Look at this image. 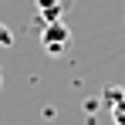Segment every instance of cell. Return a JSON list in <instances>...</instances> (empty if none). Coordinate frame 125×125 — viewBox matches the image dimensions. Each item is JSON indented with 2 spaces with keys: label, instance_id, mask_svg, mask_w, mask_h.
Masks as SVG:
<instances>
[{
  "label": "cell",
  "instance_id": "cell-1",
  "mask_svg": "<svg viewBox=\"0 0 125 125\" xmlns=\"http://www.w3.org/2000/svg\"><path fill=\"white\" fill-rule=\"evenodd\" d=\"M41 41H44V51H47V54H61L64 47H71V31H68V24H61V21H47Z\"/></svg>",
  "mask_w": 125,
  "mask_h": 125
},
{
  "label": "cell",
  "instance_id": "cell-2",
  "mask_svg": "<svg viewBox=\"0 0 125 125\" xmlns=\"http://www.w3.org/2000/svg\"><path fill=\"white\" fill-rule=\"evenodd\" d=\"M37 7L44 10V17H47V21H58V10H61L64 3H61V0H37Z\"/></svg>",
  "mask_w": 125,
  "mask_h": 125
},
{
  "label": "cell",
  "instance_id": "cell-3",
  "mask_svg": "<svg viewBox=\"0 0 125 125\" xmlns=\"http://www.w3.org/2000/svg\"><path fill=\"white\" fill-rule=\"evenodd\" d=\"M108 108H112V122H115V125H125V95L118 98V102H112Z\"/></svg>",
  "mask_w": 125,
  "mask_h": 125
},
{
  "label": "cell",
  "instance_id": "cell-4",
  "mask_svg": "<svg viewBox=\"0 0 125 125\" xmlns=\"http://www.w3.org/2000/svg\"><path fill=\"white\" fill-rule=\"evenodd\" d=\"M125 95V88H115V84H112V88H108V91H105V102L112 105V102H118V98H122Z\"/></svg>",
  "mask_w": 125,
  "mask_h": 125
},
{
  "label": "cell",
  "instance_id": "cell-5",
  "mask_svg": "<svg viewBox=\"0 0 125 125\" xmlns=\"http://www.w3.org/2000/svg\"><path fill=\"white\" fill-rule=\"evenodd\" d=\"M0 44H3V47H10V44H14V34H10L3 24H0Z\"/></svg>",
  "mask_w": 125,
  "mask_h": 125
}]
</instances>
